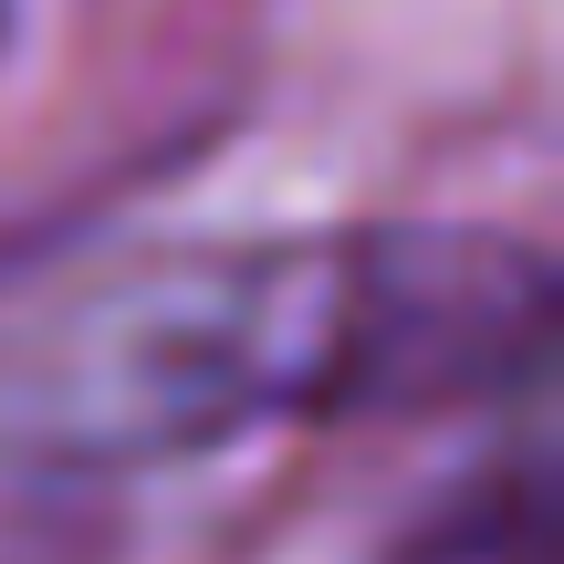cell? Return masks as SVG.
<instances>
[{
	"instance_id": "cell-1",
	"label": "cell",
	"mask_w": 564,
	"mask_h": 564,
	"mask_svg": "<svg viewBox=\"0 0 564 564\" xmlns=\"http://www.w3.org/2000/svg\"><path fill=\"white\" fill-rule=\"evenodd\" d=\"M533 335L544 272L512 241H158L0 303V460H188L293 408L470 387Z\"/></svg>"
}]
</instances>
